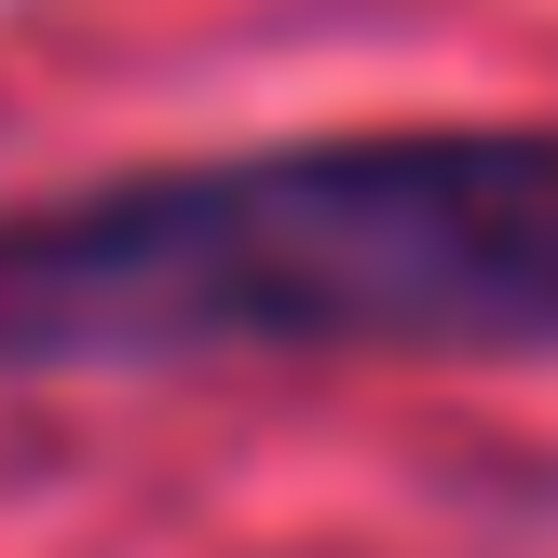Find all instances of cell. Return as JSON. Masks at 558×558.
<instances>
[{
	"instance_id": "obj_1",
	"label": "cell",
	"mask_w": 558,
	"mask_h": 558,
	"mask_svg": "<svg viewBox=\"0 0 558 558\" xmlns=\"http://www.w3.org/2000/svg\"><path fill=\"white\" fill-rule=\"evenodd\" d=\"M218 354H558V136L381 123L0 205V381Z\"/></svg>"
}]
</instances>
